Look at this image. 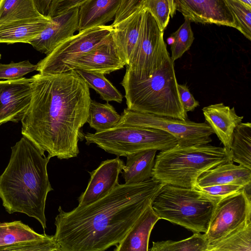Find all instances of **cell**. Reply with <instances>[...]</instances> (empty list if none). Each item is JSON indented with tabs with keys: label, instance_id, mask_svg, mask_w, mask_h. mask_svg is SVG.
I'll list each match as a JSON object with an SVG mask.
<instances>
[{
	"label": "cell",
	"instance_id": "21",
	"mask_svg": "<svg viewBox=\"0 0 251 251\" xmlns=\"http://www.w3.org/2000/svg\"><path fill=\"white\" fill-rule=\"evenodd\" d=\"M160 219L151 203L147 207L114 251H148L151 231Z\"/></svg>",
	"mask_w": 251,
	"mask_h": 251
},
{
	"label": "cell",
	"instance_id": "42",
	"mask_svg": "<svg viewBox=\"0 0 251 251\" xmlns=\"http://www.w3.org/2000/svg\"><path fill=\"white\" fill-rule=\"evenodd\" d=\"M0 57H1V54H0Z\"/></svg>",
	"mask_w": 251,
	"mask_h": 251
},
{
	"label": "cell",
	"instance_id": "35",
	"mask_svg": "<svg viewBox=\"0 0 251 251\" xmlns=\"http://www.w3.org/2000/svg\"><path fill=\"white\" fill-rule=\"evenodd\" d=\"M217 203L223 199L242 191L246 188L236 184H220L206 187L195 186Z\"/></svg>",
	"mask_w": 251,
	"mask_h": 251
},
{
	"label": "cell",
	"instance_id": "1",
	"mask_svg": "<svg viewBox=\"0 0 251 251\" xmlns=\"http://www.w3.org/2000/svg\"><path fill=\"white\" fill-rule=\"evenodd\" d=\"M31 78V100L21 121L23 136L50 158L77 157L91 100L87 83L75 69Z\"/></svg>",
	"mask_w": 251,
	"mask_h": 251
},
{
	"label": "cell",
	"instance_id": "28",
	"mask_svg": "<svg viewBox=\"0 0 251 251\" xmlns=\"http://www.w3.org/2000/svg\"><path fill=\"white\" fill-rule=\"evenodd\" d=\"M206 251H251V223L208 244Z\"/></svg>",
	"mask_w": 251,
	"mask_h": 251
},
{
	"label": "cell",
	"instance_id": "22",
	"mask_svg": "<svg viewBox=\"0 0 251 251\" xmlns=\"http://www.w3.org/2000/svg\"><path fill=\"white\" fill-rule=\"evenodd\" d=\"M122 0H87L79 7L78 31L105 25L115 17Z\"/></svg>",
	"mask_w": 251,
	"mask_h": 251
},
{
	"label": "cell",
	"instance_id": "36",
	"mask_svg": "<svg viewBox=\"0 0 251 251\" xmlns=\"http://www.w3.org/2000/svg\"><path fill=\"white\" fill-rule=\"evenodd\" d=\"M144 0H122L120 7L117 12L113 24L115 25L124 20L136 11L142 9Z\"/></svg>",
	"mask_w": 251,
	"mask_h": 251
},
{
	"label": "cell",
	"instance_id": "11",
	"mask_svg": "<svg viewBox=\"0 0 251 251\" xmlns=\"http://www.w3.org/2000/svg\"><path fill=\"white\" fill-rule=\"evenodd\" d=\"M251 223V195L245 189L218 202L204 233L208 244Z\"/></svg>",
	"mask_w": 251,
	"mask_h": 251
},
{
	"label": "cell",
	"instance_id": "24",
	"mask_svg": "<svg viewBox=\"0 0 251 251\" xmlns=\"http://www.w3.org/2000/svg\"><path fill=\"white\" fill-rule=\"evenodd\" d=\"M157 151L145 150L126 156V162L121 172L125 183L136 184L152 178Z\"/></svg>",
	"mask_w": 251,
	"mask_h": 251
},
{
	"label": "cell",
	"instance_id": "12",
	"mask_svg": "<svg viewBox=\"0 0 251 251\" xmlns=\"http://www.w3.org/2000/svg\"><path fill=\"white\" fill-rule=\"evenodd\" d=\"M0 251H60L53 235L39 234L21 221L0 223Z\"/></svg>",
	"mask_w": 251,
	"mask_h": 251
},
{
	"label": "cell",
	"instance_id": "17",
	"mask_svg": "<svg viewBox=\"0 0 251 251\" xmlns=\"http://www.w3.org/2000/svg\"><path fill=\"white\" fill-rule=\"evenodd\" d=\"M79 8L71 9L51 17L39 36L29 44L37 50L47 55L64 40L74 35L78 30Z\"/></svg>",
	"mask_w": 251,
	"mask_h": 251
},
{
	"label": "cell",
	"instance_id": "37",
	"mask_svg": "<svg viewBox=\"0 0 251 251\" xmlns=\"http://www.w3.org/2000/svg\"><path fill=\"white\" fill-rule=\"evenodd\" d=\"M87 0H52L47 16L53 17L69 10L78 7Z\"/></svg>",
	"mask_w": 251,
	"mask_h": 251
},
{
	"label": "cell",
	"instance_id": "10",
	"mask_svg": "<svg viewBox=\"0 0 251 251\" xmlns=\"http://www.w3.org/2000/svg\"><path fill=\"white\" fill-rule=\"evenodd\" d=\"M112 29L110 25L95 27L80 31L64 40L37 64V70L42 74L61 73L68 61L89 51L104 42Z\"/></svg>",
	"mask_w": 251,
	"mask_h": 251
},
{
	"label": "cell",
	"instance_id": "40",
	"mask_svg": "<svg viewBox=\"0 0 251 251\" xmlns=\"http://www.w3.org/2000/svg\"><path fill=\"white\" fill-rule=\"evenodd\" d=\"M170 7V16L173 18L176 13V0H168Z\"/></svg>",
	"mask_w": 251,
	"mask_h": 251
},
{
	"label": "cell",
	"instance_id": "13",
	"mask_svg": "<svg viewBox=\"0 0 251 251\" xmlns=\"http://www.w3.org/2000/svg\"><path fill=\"white\" fill-rule=\"evenodd\" d=\"M126 66L112 39L111 34L103 43L65 63L61 73L79 70L104 75L122 69Z\"/></svg>",
	"mask_w": 251,
	"mask_h": 251
},
{
	"label": "cell",
	"instance_id": "34",
	"mask_svg": "<svg viewBox=\"0 0 251 251\" xmlns=\"http://www.w3.org/2000/svg\"><path fill=\"white\" fill-rule=\"evenodd\" d=\"M37 64L28 60L9 64L0 63V79L12 80L23 77L25 75L37 70Z\"/></svg>",
	"mask_w": 251,
	"mask_h": 251
},
{
	"label": "cell",
	"instance_id": "5",
	"mask_svg": "<svg viewBox=\"0 0 251 251\" xmlns=\"http://www.w3.org/2000/svg\"><path fill=\"white\" fill-rule=\"evenodd\" d=\"M230 161V151L225 147L176 145L155 156L152 178L164 184L192 188L203 173Z\"/></svg>",
	"mask_w": 251,
	"mask_h": 251
},
{
	"label": "cell",
	"instance_id": "27",
	"mask_svg": "<svg viewBox=\"0 0 251 251\" xmlns=\"http://www.w3.org/2000/svg\"><path fill=\"white\" fill-rule=\"evenodd\" d=\"M121 116L108 102L101 103L91 100L87 123L96 131L109 129L116 126Z\"/></svg>",
	"mask_w": 251,
	"mask_h": 251
},
{
	"label": "cell",
	"instance_id": "32",
	"mask_svg": "<svg viewBox=\"0 0 251 251\" xmlns=\"http://www.w3.org/2000/svg\"><path fill=\"white\" fill-rule=\"evenodd\" d=\"M234 18L235 28L251 40V7L239 0H225Z\"/></svg>",
	"mask_w": 251,
	"mask_h": 251
},
{
	"label": "cell",
	"instance_id": "7",
	"mask_svg": "<svg viewBox=\"0 0 251 251\" xmlns=\"http://www.w3.org/2000/svg\"><path fill=\"white\" fill-rule=\"evenodd\" d=\"M86 144H96L106 152L125 156L149 150L163 151L177 145L176 139L162 130L116 125L100 132L84 134Z\"/></svg>",
	"mask_w": 251,
	"mask_h": 251
},
{
	"label": "cell",
	"instance_id": "6",
	"mask_svg": "<svg viewBox=\"0 0 251 251\" xmlns=\"http://www.w3.org/2000/svg\"><path fill=\"white\" fill-rule=\"evenodd\" d=\"M217 203L195 187L163 184L151 206L160 219L181 226L194 233H205Z\"/></svg>",
	"mask_w": 251,
	"mask_h": 251
},
{
	"label": "cell",
	"instance_id": "39",
	"mask_svg": "<svg viewBox=\"0 0 251 251\" xmlns=\"http://www.w3.org/2000/svg\"><path fill=\"white\" fill-rule=\"evenodd\" d=\"M35 5L39 12L47 16L50 4L52 0H34Z\"/></svg>",
	"mask_w": 251,
	"mask_h": 251
},
{
	"label": "cell",
	"instance_id": "19",
	"mask_svg": "<svg viewBox=\"0 0 251 251\" xmlns=\"http://www.w3.org/2000/svg\"><path fill=\"white\" fill-rule=\"evenodd\" d=\"M143 9L138 10L112 26L111 36L126 66L137 45L141 26Z\"/></svg>",
	"mask_w": 251,
	"mask_h": 251
},
{
	"label": "cell",
	"instance_id": "9",
	"mask_svg": "<svg viewBox=\"0 0 251 251\" xmlns=\"http://www.w3.org/2000/svg\"><path fill=\"white\" fill-rule=\"evenodd\" d=\"M117 125L156 128L166 131L177 140V145L190 146L208 144L214 133L206 123H196L171 117L142 113L125 108Z\"/></svg>",
	"mask_w": 251,
	"mask_h": 251
},
{
	"label": "cell",
	"instance_id": "26",
	"mask_svg": "<svg viewBox=\"0 0 251 251\" xmlns=\"http://www.w3.org/2000/svg\"><path fill=\"white\" fill-rule=\"evenodd\" d=\"M232 162L251 169V124L241 123L234 130L230 149Z\"/></svg>",
	"mask_w": 251,
	"mask_h": 251
},
{
	"label": "cell",
	"instance_id": "25",
	"mask_svg": "<svg viewBox=\"0 0 251 251\" xmlns=\"http://www.w3.org/2000/svg\"><path fill=\"white\" fill-rule=\"evenodd\" d=\"M34 0H0V24L45 17Z\"/></svg>",
	"mask_w": 251,
	"mask_h": 251
},
{
	"label": "cell",
	"instance_id": "3",
	"mask_svg": "<svg viewBox=\"0 0 251 251\" xmlns=\"http://www.w3.org/2000/svg\"><path fill=\"white\" fill-rule=\"evenodd\" d=\"M50 159L23 136L11 147L9 163L0 175V199L6 211L35 218L44 230L46 199L53 190L47 172Z\"/></svg>",
	"mask_w": 251,
	"mask_h": 251
},
{
	"label": "cell",
	"instance_id": "14",
	"mask_svg": "<svg viewBox=\"0 0 251 251\" xmlns=\"http://www.w3.org/2000/svg\"><path fill=\"white\" fill-rule=\"evenodd\" d=\"M32 79L0 80V126L21 121L31 98Z\"/></svg>",
	"mask_w": 251,
	"mask_h": 251
},
{
	"label": "cell",
	"instance_id": "4",
	"mask_svg": "<svg viewBox=\"0 0 251 251\" xmlns=\"http://www.w3.org/2000/svg\"><path fill=\"white\" fill-rule=\"evenodd\" d=\"M120 84L125 89L127 108L187 120L179 97L174 62L170 55L150 77L139 79L125 73Z\"/></svg>",
	"mask_w": 251,
	"mask_h": 251
},
{
	"label": "cell",
	"instance_id": "15",
	"mask_svg": "<svg viewBox=\"0 0 251 251\" xmlns=\"http://www.w3.org/2000/svg\"><path fill=\"white\" fill-rule=\"evenodd\" d=\"M176 9L191 22L235 28L232 14L225 0H176Z\"/></svg>",
	"mask_w": 251,
	"mask_h": 251
},
{
	"label": "cell",
	"instance_id": "16",
	"mask_svg": "<svg viewBox=\"0 0 251 251\" xmlns=\"http://www.w3.org/2000/svg\"><path fill=\"white\" fill-rule=\"evenodd\" d=\"M125 163L119 156L101 162L89 172L90 179L86 189L78 198V205L91 203L111 192L119 183V176Z\"/></svg>",
	"mask_w": 251,
	"mask_h": 251
},
{
	"label": "cell",
	"instance_id": "33",
	"mask_svg": "<svg viewBox=\"0 0 251 251\" xmlns=\"http://www.w3.org/2000/svg\"><path fill=\"white\" fill-rule=\"evenodd\" d=\"M142 9H147L151 13L160 29L164 31L169 24L170 17L168 0H144Z\"/></svg>",
	"mask_w": 251,
	"mask_h": 251
},
{
	"label": "cell",
	"instance_id": "18",
	"mask_svg": "<svg viewBox=\"0 0 251 251\" xmlns=\"http://www.w3.org/2000/svg\"><path fill=\"white\" fill-rule=\"evenodd\" d=\"M202 110L206 123L224 147L230 151L234 130L244 117L238 116L234 107L230 108L223 103L209 105L204 107Z\"/></svg>",
	"mask_w": 251,
	"mask_h": 251
},
{
	"label": "cell",
	"instance_id": "20",
	"mask_svg": "<svg viewBox=\"0 0 251 251\" xmlns=\"http://www.w3.org/2000/svg\"><path fill=\"white\" fill-rule=\"evenodd\" d=\"M251 169L232 161L219 165L203 173L196 185L206 187L220 184H236L251 188Z\"/></svg>",
	"mask_w": 251,
	"mask_h": 251
},
{
	"label": "cell",
	"instance_id": "31",
	"mask_svg": "<svg viewBox=\"0 0 251 251\" xmlns=\"http://www.w3.org/2000/svg\"><path fill=\"white\" fill-rule=\"evenodd\" d=\"M191 23L190 20L185 19L184 23L170 38L172 40L171 58L173 62L181 57L192 45L194 36Z\"/></svg>",
	"mask_w": 251,
	"mask_h": 251
},
{
	"label": "cell",
	"instance_id": "30",
	"mask_svg": "<svg viewBox=\"0 0 251 251\" xmlns=\"http://www.w3.org/2000/svg\"><path fill=\"white\" fill-rule=\"evenodd\" d=\"M208 243L204 233H194L191 237L178 241L153 242L151 251H206Z\"/></svg>",
	"mask_w": 251,
	"mask_h": 251
},
{
	"label": "cell",
	"instance_id": "38",
	"mask_svg": "<svg viewBox=\"0 0 251 251\" xmlns=\"http://www.w3.org/2000/svg\"><path fill=\"white\" fill-rule=\"evenodd\" d=\"M177 89L181 103L186 113L193 111L199 106V102L195 99L187 85L177 84Z\"/></svg>",
	"mask_w": 251,
	"mask_h": 251
},
{
	"label": "cell",
	"instance_id": "29",
	"mask_svg": "<svg viewBox=\"0 0 251 251\" xmlns=\"http://www.w3.org/2000/svg\"><path fill=\"white\" fill-rule=\"evenodd\" d=\"M89 88L93 89L106 102L121 103L123 96L121 92L104 76V75L93 72L75 70Z\"/></svg>",
	"mask_w": 251,
	"mask_h": 251
},
{
	"label": "cell",
	"instance_id": "23",
	"mask_svg": "<svg viewBox=\"0 0 251 251\" xmlns=\"http://www.w3.org/2000/svg\"><path fill=\"white\" fill-rule=\"evenodd\" d=\"M51 17L28 19L0 24V43L29 44L37 38L48 24Z\"/></svg>",
	"mask_w": 251,
	"mask_h": 251
},
{
	"label": "cell",
	"instance_id": "41",
	"mask_svg": "<svg viewBox=\"0 0 251 251\" xmlns=\"http://www.w3.org/2000/svg\"><path fill=\"white\" fill-rule=\"evenodd\" d=\"M240 1L243 2L246 5L251 7V0H239Z\"/></svg>",
	"mask_w": 251,
	"mask_h": 251
},
{
	"label": "cell",
	"instance_id": "8",
	"mask_svg": "<svg viewBox=\"0 0 251 251\" xmlns=\"http://www.w3.org/2000/svg\"><path fill=\"white\" fill-rule=\"evenodd\" d=\"M143 9L139 39L126 66V73L139 79L148 78L170 55L163 38V32L154 18Z\"/></svg>",
	"mask_w": 251,
	"mask_h": 251
},
{
	"label": "cell",
	"instance_id": "2",
	"mask_svg": "<svg viewBox=\"0 0 251 251\" xmlns=\"http://www.w3.org/2000/svg\"><path fill=\"white\" fill-rule=\"evenodd\" d=\"M163 184L153 178L119 184L89 204L69 212L59 206L53 237L60 251H102L117 246Z\"/></svg>",
	"mask_w": 251,
	"mask_h": 251
}]
</instances>
